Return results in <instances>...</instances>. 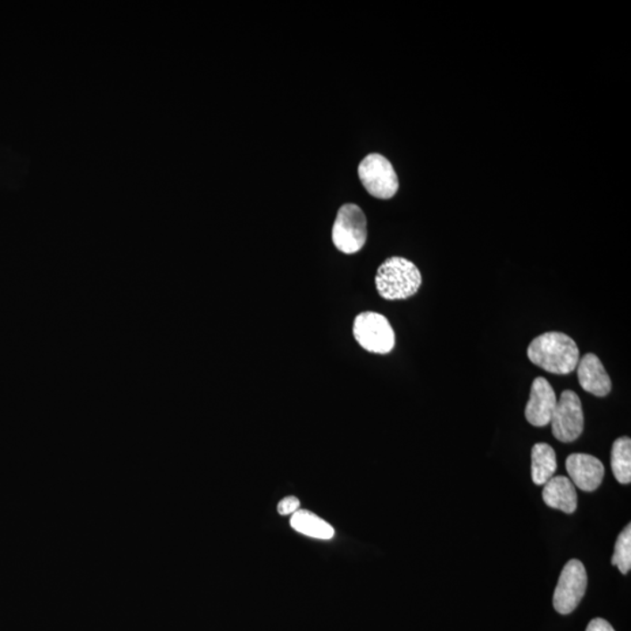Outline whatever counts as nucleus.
<instances>
[{"label":"nucleus","mask_w":631,"mask_h":631,"mask_svg":"<svg viewBox=\"0 0 631 631\" xmlns=\"http://www.w3.org/2000/svg\"><path fill=\"white\" fill-rule=\"evenodd\" d=\"M550 423L552 433L558 441L569 444L581 436L584 432V411L576 392L566 389L561 393Z\"/></svg>","instance_id":"7"},{"label":"nucleus","mask_w":631,"mask_h":631,"mask_svg":"<svg viewBox=\"0 0 631 631\" xmlns=\"http://www.w3.org/2000/svg\"><path fill=\"white\" fill-rule=\"evenodd\" d=\"M611 564L618 567L622 574H628L631 569V525H627L615 544Z\"/></svg>","instance_id":"15"},{"label":"nucleus","mask_w":631,"mask_h":631,"mask_svg":"<svg viewBox=\"0 0 631 631\" xmlns=\"http://www.w3.org/2000/svg\"><path fill=\"white\" fill-rule=\"evenodd\" d=\"M353 336L362 349L371 353L387 354L395 346V334L391 323L380 313H359L353 323Z\"/></svg>","instance_id":"4"},{"label":"nucleus","mask_w":631,"mask_h":631,"mask_svg":"<svg viewBox=\"0 0 631 631\" xmlns=\"http://www.w3.org/2000/svg\"><path fill=\"white\" fill-rule=\"evenodd\" d=\"M368 240V220L364 212L356 203L340 207L332 227V241L344 254L361 251Z\"/></svg>","instance_id":"3"},{"label":"nucleus","mask_w":631,"mask_h":631,"mask_svg":"<svg viewBox=\"0 0 631 631\" xmlns=\"http://www.w3.org/2000/svg\"><path fill=\"white\" fill-rule=\"evenodd\" d=\"M585 631H615L610 623L603 619H594L589 622L587 629Z\"/></svg>","instance_id":"17"},{"label":"nucleus","mask_w":631,"mask_h":631,"mask_svg":"<svg viewBox=\"0 0 631 631\" xmlns=\"http://www.w3.org/2000/svg\"><path fill=\"white\" fill-rule=\"evenodd\" d=\"M290 524L294 530L312 538L331 539L335 535V530L330 524L307 510H298L295 512Z\"/></svg>","instance_id":"13"},{"label":"nucleus","mask_w":631,"mask_h":631,"mask_svg":"<svg viewBox=\"0 0 631 631\" xmlns=\"http://www.w3.org/2000/svg\"><path fill=\"white\" fill-rule=\"evenodd\" d=\"M611 470L621 485L631 482V440L623 436L614 442L611 449Z\"/></svg>","instance_id":"14"},{"label":"nucleus","mask_w":631,"mask_h":631,"mask_svg":"<svg viewBox=\"0 0 631 631\" xmlns=\"http://www.w3.org/2000/svg\"><path fill=\"white\" fill-rule=\"evenodd\" d=\"M557 403V395L549 381L543 377L536 378L532 383L530 399L525 408L527 420L535 427L550 425Z\"/></svg>","instance_id":"8"},{"label":"nucleus","mask_w":631,"mask_h":631,"mask_svg":"<svg viewBox=\"0 0 631 631\" xmlns=\"http://www.w3.org/2000/svg\"><path fill=\"white\" fill-rule=\"evenodd\" d=\"M527 357L544 371L566 376L577 369L580 351L569 336L562 332H546L532 340Z\"/></svg>","instance_id":"1"},{"label":"nucleus","mask_w":631,"mask_h":631,"mask_svg":"<svg viewBox=\"0 0 631 631\" xmlns=\"http://www.w3.org/2000/svg\"><path fill=\"white\" fill-rule=\"evenodd\" d=\"M587 585V572H585L583 562L577 560V559L567 562L554 591L553 606L555 610L561 615L572 613L583 600Z\"/></svg>","instance_id":"6"},{"label":"nucleus","mask_w":631,"mask_h":631,"mask_svg":"<svg viewBox=\"0 0 631 631\" xmlns=\"http://www.w3.org/2000/svg\"><path fill=\"white\" fill-rule=\"evenodd\" d=\"M543 500L550 508L561 510L569 515L576 512L577 508L576 486L565 476H555L544 486Z\"/></svg>","instance_id":"11"},{"label":"nucleus","mask_w":631,"mask_h":631,"mask_svg":"<svg viewBox=\"0 0 631 631\" xmlns=\"http://www.w3.org/2000/svg\"><path fill=\"white\" fill-rule=\"evenodd\" d=\"M300 505L301 502L298 498L294 496L286 497L278 502V511L279 515L282 516L290 515V513H295L298 511V509H300Z\"/></svg>","instance_id":"16"},{"label":"nucleus","mask_w":631,"mask_h":631,"mask_svg":"<svg viewBox=\"0 0 631 631\" xmlns=\"http://www.w3.org/2000/svg\"><path fill=\"white\" fill-rule=\"evenodd\" d=\"M532 481L536 486H545L557 470V455L547 444H536L532 448Z\"/></svg>","instance_id":"12"},{"label":"nucleus","mask_w":631,"mask_h":631,"mask_svg":"<svg viewBox=\"0 0 631 631\" xmlns=\"http://www.w3.org/2000/svg\"><path fill=\"white\" fill-rule=\"evenodd\" d=\"M362 187L374 198L387 200L399 190V179L391 162L380 154H369L358 166Z\"/></svg>","instance_id":"5"},{"label":"nucleus","mask_w":631,"mask_h":631,"mask_svg":"<svg viewBox=\"0 0 631 631\" xmlns=\"http://www.w3.org/2000/svg\"><path fill=\"white\" fill-rule=\"evenodd\" d=\"M577 378L580 386L585 392L603 398L611 391V381L598 356L594 353L585 354L577 362Z\"/></svg>","instance_id":"10"},{"label":"nucleus","mask_w":631,"mask_h":631,"mask_svg":"<svg viewBox=\"0 0 631 631\" xmlns=\"http://www.w3.org/2000/svg\"><path fill=\"white\" fill-rule=\"evenodd\" d=\"M566 469L574 486L587 493L598 489L604 477L602 462L588 453H572L567 457Z\"/></svg>","instance_id":"9"},{"label":"nucleus","mask_w":631,"mask_h":631,"mask_svg":"<svg viewBox=\"0 0 631 631\" xmlns=\"http://www.w3.org/2000/svg\"><path fill=\"white\" fill-rule=\"evenodd\" d=\"M421 285L419 268L411 261L400 256L387 259L377 271L378 293L387 301L407 300L419 292Z\"/></svg>","instance_id":"2"}]
</instances>
